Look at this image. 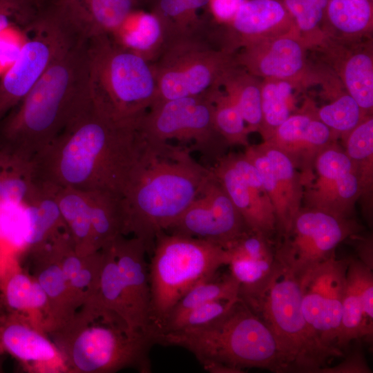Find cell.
Instances as JSON below:
<instances>
[{"label": "cell", "instance_id": "6da1fadb", "mask_svg": "<svg viewBox=\"0 0 373 373\" xmlns=\"http://www.w3.org/2000/svg\"><path fill=\"white\" fill-rule=\"evenodd\" d=\"M140 120L113 119L92 105L34 157L36 180L122 198L169 146L153 144Z\"/></svg>", "mask_w": 373, "mask_h": 373}, {"label": "cell", "instance_id": "7a4b0ae2", "mask_svg": "<svg viewBox=\"0 0 373 373\" xmlns=\"http://www.w3.org/2000/svg\"><path fill=\"white\" fill-rule=\"evenodd\" d=\"M92 105L88 39L63 51L0 122V146L32 160Z\"/></svg>", "mask_w": 373, "mask_h": 373}, {"label": "cell", "instance_id": "3957f363", "mask_svg": "<svg viewBox=\"0 0 373 373\" xmlns=\"http://www.w3.org/2000/svg\"><path fill=\"white\" fill-rule=\"evenodd\" d=\"M191 151L171 145L145 169L121 199L124 236L141 240L152 254L157 235L189 207L212 176Z\"/></svg>", "mask_w": 373, "mask_h": 373}, {"label": "cell", "instance_id": "277c9868", "mask_svg": "<svg viewBox=\"0 0 373 373\" xmlns=\"http://www.w3.org/2000/svg\"><path fill=\"white\" fill-rule=\"evenodd\" d=\"M155 343L183 347L200 364L216 362L244 371L287 372L278 344L267 325L240 298L222 316L204 326L166 332Z\"/></svg>", "mask_w": 373, "mask_h": 373}, {"label": "cell", "instance_id": "5b68a950", "mask_svg": "<svg viewBox=\"0 0 373 373\" xmlns=\"http://www.w3.org/2000/svg\"><path fill=\"white\" fill-rule=\"evenodd\" d=\"M48 336L61 352L68 373H114L130 367L151 372L149 352L155 343L151 336L131 333L84 309Z\"/></svg>", "mask_w": 373, "mask_h": 373}, {"label": "cell", "instance_id": "8992f818", "mask_svg": "<svg viewBox=\"0 0 373 373\" xmlns=\"http://www.w3.org/2000/svg\"><path fill=\"white\" fill-rule=\"evenodd\" d=\"M239 297L274 334L287 372L318 373L334 358L317 341L305 321L300 278L278 260L262 288Z\"/></svg>", "mask_w": 373, "mask_h": 373}, {"label": "cell", "instance_id": "52a82bcc", "mask_svg": "<svg viewBox=\"0 0 373 373\" xmlns=\"http://www.w3.org/2000/svg\"><path fill=\"white\" fill-rule=\"evenodd\" d=\"M92 104L115 119L140 120L157 93L151 64L117 45L108 35L88 39Z\"/></svg>", "mask_w": 373, "mask_h": 373}, {"label": "cell", "instance_id": "ba28073f", "mask_svg": "<svg viewBox=\"0 0 373 373\" xmlns=\"http://www.w3.org/2000/svg\"><path fill=\"white\" fill-rule=\"evenodd\" d=\"M150 257V322L155 341L178 301L227 265L229 256L224 248L211 242L161 231Z\"/></svg>", "mask_w": 373, "mask_h": 373}, {"label": "cell", "instance_id": "9c48e42d", "mask_svg": "<svg viewBox=\"0 0 373 373\" xmlns=\"http://www.w3.org/2000/svg\"><path fill=\"white\" fill-rule=\"evenodd\" d=\"M236 53L217 47L206 27L165 42L151 63L157 87L153 104L220 87L224 74L237 64Z\"/></svg>", "mask_w": 373, "mask_h": 373}, {"label": "cell", "instance_id": "30bf717a", "mask_svg": "<svg viewBox=\"0 0 373 373\" xmlns=\"http://www.w3.org/2000/svg\"><path fill=\"white\" fill-rule=\"evenodd\" d=\"M211 88L153 104L141 121L146 137L155 145L176 140L180 146L198 151L211 167L230 146L215 124Z\"/></svg>", "mask_w": 373, "mask_h": 373}, {"label": "cell", "instance_id": "8fae6325", "mask_svg": "<svg viewBox=\"0 0 373 373\" xmlns=\"http://www.w3.org/2000/svg\"><path fill=\"white\" fill-rule=\"evenodd\" d=\"M30 36L0 78V122L32 89L52 62L82 37L53 6L26 29Z\"/></svg>", "mask_w": 373, "mask_h": 373}, {"label": "cell", "instance_id": "7c38bea8", "mask_svg": "<svg viewBox=\"0 0 373 373\" xmlns=\"http://www.w3.org/2000/svg\"><path fill=\"white\" fill-rule=\"evenodd\" d=\"M360 229L351 218L302 207L288 231L278 237L276 260L300 278L330 257L341 242Z\"/></svg>", "mask_w": 373, "mask_h": 373}, {"label": "cell", "instance_id": "4fadbf2b", "mask_svg": "<svg viewBox=\"0 0 373 373\" xmlns=\"http://www.w3.org/2000/svg\"><path fill=\"white\" fill-rule=\"evenodd\" d=\"M349 262L350 258L338 259L334 253L300 278L305 321L317 341L334 357L344 356L337 341Z\"/></svg>", "mask_w": 373, "mask_h": 373}, {"label": "cell", "instance_id": "5bb4252c", "mask_svg": "<svg viewBox=\"0 0 373 373\" xmlns=\"http://www.w3.org/2000/svg\"><path fill=\"white\" fill-rule=\"evenodd\" d=\"M301 178L303 207L351 218L361 195L360 182L354 164L336 142L318 154L311 171Z\"/></svg>", "mask_w": 373, "mask_h": 373}, {"label": "cell", "instance_id": "9a60e30c", "mask_svg": "<svg viewBox=\"0 0 373 373\" xmlns=\"http://www.w3.org/2000/svg\"><path fill=\"white\" fill-rule=\"evenodd\" d=\"M309 51L300 33L294 32L251 44L236 52L235 59L238 66L262 79L289 81L300 90L318 83Z\"/></svg>", "mask_w": 373, "mask_h": 373}, {"label": "cell", "instance_id": "2e32d148", "mask_svg": "<svg viewBox=\"0 0 373 373\" xmlns=\"http://www.w3.org/2000/svg\"><path fill=\"white\" fill-rule=\"evenodd\" d=\"M247 231L239 211L212 173L198 197L164 231L204 240L226 249Z\"/></svg>", "mask_w": 373, "mask_h": 373}, {"label": "cell", "instance_id": "e0dca14e", "mask_svg": "<svg viewBox=\"0 0 373 373\" xmlns=\"http://www.w3.org/2000/svg\"><path fill=\"white\" fill-rule=\"evenodd\" d=\"M210 169L249 230L267 238L276 233L273 204L256 168L244 153H227Z\"/></svg>", "mask_w": 373, "mask_h": 373}, {"label": "cell", "instance_id": "ac0fdd59", "mask_svg": "<svg viewBox=\"0 0 373 373\" xmlns=\"http://www.w3.org/2000/svg\"><path fill=\"white\" fill-rule=\"evenodd\" d=\"M207 32L217 47L229 53L265 39L299 32L294 19L278 0H245L230 23H210Z\"/></svg>", "mask_w": 373, "mask_h": 373}, {"label": "cell", "instance_id": "d6986e66", "mask_svg": "<svg viewBox=\"0 0 373 373\" xmlns=\"http://www.w3.org/2000/svg\"><path fill=\"white\" fill-rule=\"evenodd\" d=\"M310 51L337 77L345 90L367 115L373 109L372 38L343 43L325 37Z\"/></svg>", "mask_w": 373, "mask_h": 373}, {"label": "cell", "instance_id": "ffe728a7", "mask_svg": "<svg viewBox=\"0 0 373 373\" xmlns=\"http://www.w3.org/2000/svg\"><path fill=\"white\" fill-rule=\"evenodd\" d=\"M112 247L128 311V329L131 333L149 336L153 339L150 322L151 289L145 246L136 237L128 238L126 236H120L112 243Z\"/></svg>", "mask_w": 373, "mask_h": 373}, {"label": "cell", "instance_id": "44dd1931", "mask_svg": "<svg viewBox=\"0 0 373 373\" xmlns=\"http://www.w3.org/2000/svg\"><path fill=\"white\" fill-rule=\"evenodd\" d=\"M314 104L307 100L264 142L276 146L292 162L301 177L309 173L318 154L338 136L316 116Z\"/></svg>", "mask_w": 373, "mask_h": 373}, {"label": "cell", "instance_id": "7402d4cb", "mask_svg": "<svg viewBox=\"0 0 373 373\" xmlns=\"http://www.w3.org/2000/svg\"><path fill=\"white\" fill-rule=\"evenodd\" d=\"M0 343L30 372L68 373L61 352L48 334L21 315L6 312L2 316Z\"/></svg>", "mask_w": 373, "mask_h": 373}, {"label": "cell", "instance_id": "603a6c76", "mask_svg": "<svg viewBox=\"0 0 373 373\" xmlns=\"http://www.w3.org/2000/svg\"><path fill=\"white\" fill-rule=\"evenodd\" d=\"M54 236L28 249L33 264L32 276L44 290L48 300V334L66 324L79 310L60 266Z\"/></svg>", "mask_w": 373, "mask_h": 373}, {"label": "cell", "instance_id": "cb8c5ba5", "mask_svg": "<svg viewBox=\"0 0 373 373\" xmlns=\"http://www.w3.org/2000/svg\"><path fill=\"white\" fill-rule=\"evenodd\" d=\"M142 0H55L56 10L86 39L111 35Z\"/></svg>", "mask_w": 373, "mask_h": 373}, {"label": "cell", "instance_id": "d4e9b609", "mask_svg": "<svg viewBox=\"0 0 373 373\" xmlns=\"http://www.w3.org/2000/svg\"><path fill=\"white\" fill-rule=\"evenodd\" d=\"M41 183L55 200L75 252L85 256L99 251L93 229L91 191Z\"/></svg>", "mask_w": 373, "mask_h": 373}, {"label": "cell", "instance_id": "484cf974", "mask_svg": "<svg viewBox=\"0 0 373 373\" xmlns=\"http://www.w3.org/2000/svg\"><path fill=\"white\" fill-rule=\"evenodd\" d=\"M3 306L8 312L22 316L46 333L49 318L47 296L37 280L19 267L6 272L1 283ZM47 334V333H46Z\"/></svg>", "mask_w": 373, "mask_h": 373}, {"label": "cell", "instance_id": "4316f807", "mask_svg": "<svg viewBox=\"0 0 373 373\" xmlns=\"http://www.w3.org/2000/svg\"><path fill=\"white\" fill-rule=\"evenodd\" d=\"M321 28L325 37L343 43L372 38L373 0H328Z\"/></svg>", "mask_w": 373, "mask_h": 373}, {"label": "cell", "instance_id": "83f0119b", "mask_svg": "<svg viewBox=\"0 0 373 373\" xmlns=\"http://www.w3.org/2000/svg\"><path fill=\"white\" fill-rule=\"evenodd\" d=\"M37 182L34 194L21 205L22 238L27 249L66 229L52 195L44 184Z\"/></svg>", "mask_w": 373, "mask_h": 373}, {"label": "cell", "instance_id": "f1b7e54d", "mask_svg": "<svg viewBox=\"0 0 373 373\" xmlns=\"http://www.w3.org/2000/svg\"><path fill=\"white\" fill-rule=\"evenodd\" d=\"M110 36L117 45L151 64L157 58L164 44L157 17L151 11L139 8L132 11Z\"/></svg>", "mask_w": 373, "mask_h": 373}, {"label": "cell", "instance_id": "f546056e", "mask_svg": "<svg viewBox=\"0 0 373 373\" xmlns=\"http://www.w3.org/2000/svg\"><path fill=\"white\" fill-rule=\"evenodd\" d=\"M208 0H151V12L159 19L164 43L204 29L210 19Z\"/></svg>", "mask_w": 373, "mask_h": 373}, {"label": "cell", "instance_id": "4dcf8cb0", "mask_svg": "<svg viewBox=\"0 0 373 373\" xmlns=\"http://www.w3.org/2000/svg\"><path fill=\"white\" fill-rule=\"evenodd\" d=\"M37 187L32 160L0 146V208L24 204Z\"/></svg>", "mask_w": 373, "mask_h": 373}, {"label": "cell", "instance_id": "1f68e13d", "mask_svg": "<svg viewBox=\"0 0 373 373\" xmlns=\"http://www.w3.org/2000/svg\"><path fill=\"white\" fill-rule=\"evenodd\" d=\"M262 79L237 64L220 81V87L241 113L249 133L258 132L262 123Z\"/></svg>", "mask_w": 373, "mask_h": 373}, {"label": "cell", "instance_id": "d6a6232c", "mask_svg": "<svg viewBox=\"0 0 373 373\" xmlns=\"http://www.w3.org/2000/svg\"><path fill=\"white\" fill-rule=\"evenodd\" d=\"M239 289V283L230 273L222 276H218L216 273L211 278L202 280L191 287L178 301L158 334L165 332L183 315L204 303L217 300H231L238 298Z\"/></svg>", "mask_w": 373, "mask_h": 373}, {"label": "cell", "instance_id": "836d02e7", "mask_svg": "<svg viewBox=\"0 0 373 373\" xmlns=\"http://www.w3.org/2000/svg\"><path fill=\"white\" fill-rule=\"evenodd\" d=\"M294 90L300 89L291 82L262 79V123L258 133L263 141L267 140L276 129L294 113Z\"/></svg>", "mask_w": 373, "mask_h": 373}, {"label": "cell", "instance_id": "e575fe53", "mask_svg": "<svg viewBox=\"0 0 373 373\" xmlns=\"http://www.w3.org/2000/svg\"><path fill=\"white\" fill-rule=\"evenodd\" d=\"M345 152L354 164L361 195L370 197L373 182V117L367 115L356 127L343 137Z\"/></svg>", "mask_w": 373, "mask_h": 373}, {"label": "cell", "instance_id": "d590c367", "mask_svg": "<svg viewBox=\"0 0 373 373\" xmlns=\"http://www.w3.org/2000/svg\"><path fill=\"white\" fill-rule=\"evenodd\" d=\"M324 97L329 103L315 107L316 115L338 137H344L367 115L342 85Z\"/></svg>", "mask_w": 373, "mask_h": 373}, {"label": "cell", "instance_id": "8d00e7d4", "mask_svg": "<svg viewBox=\"0 0 373 373\" xmlns=\"http://www.w3.org/2000/svg\"><path fill=\"white\" fill-rule=\"evenodd\" d=\"M372 336L373 327L367 321L361 296L354 276L347 267L337 346L344 352L352 341L363 338L372 340Z\"/></svg>", "mask_w": 373, "mask_h": 373}, {"label": "cell", "instance_id": "74e56055", "mask_svg": "<svg viewBox=\"0 0 373 373\" xmlns=\"http://www.w3.org/2000/svg\"><path fill=\"white\" fill-rule=\"evenodd\" d=\"M260 144L274 169L292 222L303 204V185L300 173L290 159L278 148L264 141Z\"/></svg>", "mask_w": 373, "mask_h": 373}, {"label": "cell", "instance_id": "f35d334b", "mask_svg": "<svg viewBox=\"0 0 373 373\" xmlns=\"http://www.w3.org/2000/svg\"><path fill=\"white\" fill-rule=\"evenodd\" d=\"M258 170L263 186L273 204L276 218V233L280 237L289 229L291 220L271 162L260 144H249L243 153Z\"/></svg>", "mask_w": 373, "mask_h": 373}, {"label": "cell", "instance_id": "ab89813d", "mask_svg": "<svg viewBox=\"0 0 373 373\" xmlns=\"http://www.w3.org/2000/svg\"><path fill=\"white\" fill-rule=\"evenodd\" d=\"M213 115L219 133L231 146H247L250 133L239 109L220 86L211 88Z\"/></svg>", "mask_w": 373, "mask_h": 373}, {"label": "cell", "instance_id": "60d3db41", "mask_svg": "<svg viewBox=\"0 0 373 373\" xmlns=\"http://www.w3.org/2000/svg\"><path fill=\"white\" fill-rule=\"evenodd\" d=\"M294 19L309 51L320 45L325 36L321 25L328 0H278Z\"/></svg>", "mask_w": 373, "mask_h": 373}, {"label": "cell", "instance_id": "b9f144b4", "mask_svg": "<svg viewBox=\"0 0 373 373\" xmlns=\"http://www.w3.org/2000/svg\"><path fill=\"white\" fill-rule=\"evenodd\" d=\"M238 297L231 300H217L204 303L183 315L163 333L188 330L209 324L224 314Z\"/></svg>", "mask_w": 373, "mask_h": 373}, {"label": "cell", "instance_id": "7bdbcfd3", "mask_svg": "<svg viewBox=\"0 0 373 373\" xmlns=\"http://www.w3.org/2000/svg\"><path fill=\"white\" fill-rule=\"evenodd\" d=\"M245 0H208L210 23L224 26L231 21Z\"/></svg>", "mask_w": 373, "mask_h": 373}, {"label": "cell", "instance_id": "ee69618b", "mask_svg": "<svg viewBox=\"0 0 373 373\" xmlns=\"http://www.w3.org/2000/svg\"><path fill=\"white\" fill-rule=\"evenodd\" d=\"M365 354L361 348L353 350L343 360L334 366L327 365L318 373H372Z\"/></svg>", "mask_w": 373, "mask_h": 373}, {"label": "cell", "instance_id": "f6af8a7d", "mask_svg": "<svg viewBox=\"0 0 373 373\" xmlns=\"http://www.w3.org/2000/svg\"><path fill=\"white\" fill-rule=\"evenodd\" d=\"M358 244L356 245V251L358 256V260L373 270V253H372V238L370 236L367 238H359L357 234Z\"/></svg>", "mask_w": 373, "mask_h": 373}, {"label": "cell", "instance_id": "bcb514c9", "mask_svg": "<svg viewBox=\"0 0 373 373\" xmlns=\"http://www.w3.org/2000/svg\"><path fill=\"white\" fill-rule=\"evenodd\" d=\"M204 370L211 373H242V371L216 362H206L201 364Z\"/></svg>", "mask_w": 373, "mask_h": 373}, {"label": "cell", "instance_id": "7dc6e473", "mask_svg": "<svg viewBox=\"0 0 373 373\" xmlns=\"http://www.w3.org/2000/svg\"><path fill=\"white\" fill-rule=\"evenodd\" d=\"M14 24L17 25L14 17L8 14H0V33Z\"/></svg>", "mask_w": 373, "mask_h": 373}, {"label": "cell", "instance_id": "c3c4849f", "mask_svg": "<svg viewBox=\"0 0 373 373\" xmlns=\"http://www.w3.org/2000/svg\"><path fill=\"white\" fill-rule=\"evenodd\" d=\"M37 8H39V2L41 0H23Z\"/></svg>", "mask_w": 373, "mask_h": 373}, {"label": "cell", "instance_id": "681fc988", "mask_svg": "<svg viewBox=\"0 0 373 373\" xmlns=\"http://www.w3.org/2000/svg\"><path fill=\"white\" fill-rule=\"evenodd\" d=\"M0 311H2V312H6V309L3 306V302H2V300L0 297Z\"/></svg>", "mask_w": 373, "mask_h": 373}, {"label": "cell", "instance_id": "f907efd6", "mask_svg": "<svg viewBox=\"0 0 373 373\" xmlns=\"http://www.w3.org/2000/svg\"><path fill=\"white\" fill-rule=\"evenodd\" d=\"M5 352H5V350H4V349H3V346H2V345H1V343H0V356H1V355H3Z\"/></svg>", "mask_w": 373, "mask_h": 373}, {"label": "cell", "instance_id": "816d5d0a", "mask_svg": "<svg viewBox=\"0 0 373 373\" xmlns=\"http://www.w3.org/2000/svg\"><path fill=\"white\" fill-rule=\"evenodd\" d=\"M5 314H6V312L0 311V320Z\"/></svg>", "mask_w": 373, "mask_h": 373}]
</instances>
